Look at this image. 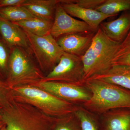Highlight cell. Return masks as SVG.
I'll list each match as a JSON object with an SVG mask.
<instances>
[{"instance_id":"e0dca14e","label":"cell","mask_w":130,"mask_h":130,"mask_svg":"<svg viewBox=\"0 0 130 130\" xmlns=\"http://www.w3.org/2000/svg\"><path fill=\"white\" fill-rule=\"evenodd\" d=\"M53 21L35 18L16 23H13L21 27L25 31L39 36L50 34Z\"/></svg>"},{"instance_id":"3957f363","label":"cell","mask_w":130,"mask_h":130,"mask_svg":"<svg viewBox=\"0 0 130 130\" xmlns=\"http://www.w3.org/2000/svg\"><path fill=\"white\" fill-rule=\"evenodd\" d=\"M32 53L20 47L11 48L7 72L11 82H32L42 78Z\"/></svg>"},{"instance_id":"52a82bcc","label":"cell","mask_w":130,"mask_h":130,"mask_svg":"<svg viewBox=\"0 0 130 130\" xmlns=\"http://www.w3.org/2000/svg\"><path fill=\"white\" fill-rule=\"evenodd\" d=\"M40 85L48 93L67 102L70 101L83 105L91 97L90 91L84 85L50 81H42Z\"/></svg>"},{"instance_id":"9a60e30c","label":"cell","mask_w":130,"mask_h":130,"mask_svg":"<svg viewBox=\"0 0 130 130\" xmlns=\"http://www.w3.org/2000/svg\"><path fill=\"white\" fill-rule=\"evenodd\" d=\"M91 79L102 80L130 90V66L112 65L105 73L94 76L87 80Z\"/></svg>"},{"instance_id":"cb8c5ba5","label":"cell","mask_w":130,"mask_h":130,"mask_svg":"<svg viewBox=\"0 0 130 130\" xmlns=\"http://www.w3.org/2000/svg\"><path fill=\"white\" fill-rule=\"evenodd\" d=\"M106 0H70L71 2L80 7L95 10Z\"/></svg>"},{"instance_id":"5bb4252c","label":"cell","mask_w":130,"mask_h":130,"mask_svg":"<svg viewBox=\"0 0 130 130\" xmlns=\"http://www.w3.org/2000/svg\"><path fill=\"white\" fill-rule=\"evenodd\" d=\"M5 120L6 130H52L54 123L24 118L20 111L19 116L15 118L8 117Z\"/></svg>"},{"instance_id":"9c48e42d","label":"cell","mask_w":130,"mask_h":130,"mask_svg":"<svg viewBox=\"0 0 130 130\" xmlns=\"http://www.w3.org/2000/svg\"><path fill=\"white\" fill-rule=\"evenodd\" d=\"M60 3L64 10L71 16L81 19L96 31L100 25L110 17L96 10L80 7L71 2L70 0H60Z\"/></svg>"},{"instance_id":"4fadbf2b","label":"cell","mask_w":130,"mask_h":130,"mask_svg":"<svg viewBox=\"0 0 130 130\" xmlns=\"http://www.w3.org/2000/svg\"><path fill=\"white\" fill-rule=\"evenodd\" d=\"M100 27L109 38L121 42L130 30V13L126 12L116 20L103 22Z\"/></svg>"},{"instance_id":"8992f818","label":"cell","mask_w":130,"mask_h":130,"mask_svg":"<svg viewBox=\"0 0 130 130\" xmlns=\"http://www.w3.org/2000/svg\"><path fill=\"white\" fill-rule=\"evenodd\" d=\"M20 94L40 106L48 108L58 115L73 113L77 106L56 97L41 90L30 87H20L18 89Z\"/></svg>"},{"instance_id":"7a4b0ae2","label":"cell","mask_w":130,"mask_h":130,"mask_svg":"<svg viewBox=\"0 0 130 130\" xmlns=\"http://www.w3.org/2000/svg\"><path fill=\"white\" fill-rule=\"evenodd\" d=\"M121 43L109 38L99 27L94 35L90 46L81 57L84 71V82L92 77L105 73L110 69Z\"/></svg>"},{"instance_id":"2e32d148","label":"cell","mask_w":130,"mask_h":130,"mask_svg":"<svg viewBox=\"0 0 130 130\" xmlns=\"http://www.w3.org/2000/svg\"><path fill=\"white\" fill-rule=\"evenodd\" d=\"M60 0H26L22 6L35 17L53 21L56 6Z\"/></svg>"},{"instance_id":"ffe728a7","label":"cell","mask_w":130,"mask_h":130,"mask_svg":"<svg viewBox=\"0 0 130 130\" xmlns=\"http://www.w3.org/2000/svg\"><path fill=\"white\" fill-rule=\"evenodd\" d=\"M73 113L79 121L81 130H99L98 121L93 113L83 106H78Z\"/></svg>"},{"instance_id":"6da1fadb","label":"cell","mask_w":130,"mask_h":130,"mask_svg":"<svg viewBox=\"0 0 130 130\" xmlns=\"http://www.w3.org/2000/svg\"><path fill=\"white\" fill-rule=\"evenodd\" d=\"M84 85L91 93L82 106L92 113L102 115L111 109L130 108V90L98 79L86 80Z\"/></svg>"},{"instance_id":"ba28073f","label":"cell","mask_w":130,"mask_h":130,"mask_svg":"<svg viewBox=\"0 0 130 130\" xmlns=\"http://www.w3.org/2000/svg\"><path fill=\"white\" fill-rule=\"evenodd\" d=\"M60 2L56 6L50 31L52 36L57 39L64 35L75 33L88 34L95 31L85 22L76 19L68 14Z\"/></svg>"},{"instance_id":"44dd1931","label":"cell","mask_w":130,"mask_h":130,"mask_svg":"<svg viewBox=\"0 0 130 130\" xmlns=\"http://www.w3.org/2000/svg\"><path fill=\"white\" fill-rule=\"evenodd\" d=\"M130 66V30L121 42L112 60V65Z\"/></svg>"},{"instance_id":"4316f807","label":"cell","mask_w":130,"mask_h":130,"mask_svg":"<svg viewBox=\"0 0 130 130\" xmlns=\"http://www.w3.org/2000/svg\"><path fill=\"white\" fill-rule=\"evenodd\" d=\"M2 126L1 124V123H0V129H1V128H2Z\"/></svg>"},{"instance_id":"ac0fdd59","label":"cell","mask_w":130,"mask_h":130,"mask_svg":"<svg viewBox=\"0 0 130 130\" xmlns=\"http://www.w3.org/2000/svg\"><path fill=\"white\" fill-rule=\"evenodd\" d=\"M0 17L12 23L20 22L35 18L23 6L0 8Z\"/></svg>"},{"instance_id":"484cf974","label":"cell","mask_w":130,"mask_h":130,"mask_svg":"<svg viewBox=\"0 0 130 130\" xmlns=\"http://www.w3.org/2000/svg\"><path fill=\"white\" fill-rule=\"evenodd\" d=\"M0 130H6V126H2V128Z\"/></svg>"},{"instance_id":"7c38bea8","label":"cell","mask_w":130,"mask_h":130,"mask_svg":"<svg viewBox=\"0 0 130 130\" xmlns=\"http://www.w3.org/2000/svg\"><path fill=\"white\" fill-rule=\"evenodd\" d=\"M99 130H130V108H121L102 114Z\"/></svg>"},{"instance_id":"5b68a950","label":"cell","mask_w":130,"mask_h":130,"mask_svg":"<svg viewBox=\"0 0 130 130\" xmlns=\"http://www.w3.org/2000/svg\"><path fill=\"white\" fill-rule=\"evenodd\" d=\"M84 71L81 57L64 53L59 63L42 81L84 85Z\"/></svg>"},{"instance_id":"d6986e66","label":"cell","mask_w":130,"mask_h":130,"mask_svg":"<svg viewBox=\"0 0 130 130\" xmlns=\"http://www.w3.org/2000/svg\"><path fill=\"white\" fill-rule=\"evenodd\" d=\"M95 10L112 17L116 16L120 12L130 10V0H106Z\"/></svg>"},{"instance_id":"d4e9b609","label":"cell","mask_w":130,"mask_h":130,"mask_svg":"<svg viewBox=\"0 0 130 130\" xmlns=\"http://www.w3.org/2000/svg\"><path fill=\"white\" fill-rule=\"evenodd\" d=\"M26 0H0V8L22 6Z\"/></svg>"},{"instance_id":"277c9868","label":"cell","mask_w":130,"mask_h":130,"mask_svg":"<svg viewBox=\"0 0 130 130\" xmlns=\"http://www.w3.org/2000/svg\"><path fill=\"white\" fill-rule=\"evenodd\" d=\"M25 31L35 59L42 69L52 71L64 53L56 40L50 34L39 36Z\"/></svg>"},{"instance_id":"7402d4cb","label":"cell","mask_w":130,"mask_h":130,"mask_svg":"<svg viewBox=\"0 0 130 130\" xmlns=\"http://www.w3.org/2000/svg\"><path fill=\"white\" fill-rule=\"evenodd\" d=\"M74 114V113H73ZM52 130H81L79 121L74 114L54 122Z\"/></svg>"},{"instance_id":"603a6c76","label":"cell","mask_w":130,"mask_h":130,"mask_svg":"<svg viewBox=\"0 0 130 130\" xmlns=\"http://www.w3.org/2000/svg\"><path fill=\"white\" fill-rule=\"evenodd\" d=\"M11 48L0 36V75L7 71Z\"/></svg>"},{"instance_id":"30bf717a","label":"cell","mask_w":130,"mask_h":130,"mask_svg":"<svg viewBox=\"0 0 130 130\" xmlns=\"http://www.w3.org/2000/svg\"><path fill=\"white\" fill-rule=\"evenodd\" d=\"M0 36L10 48L20 47L32 53L25 31L19 26L1 17Z\"/></svg>"},{"instance_id":"8fae6325","label":"cell","mask_w":130,"mask_h":130,"mask_svg":"<svg viewBox=\"0 0 130 130\" xmlns=\"http://www.w3.org/2000/svg\"><path fill=\"white\" fill-rule=\"evenodd\" d=\"M94 35V32L70 34L58 38L56 41L65 53L81 57L90 46Z\"/></svg>"}]
</instances>
